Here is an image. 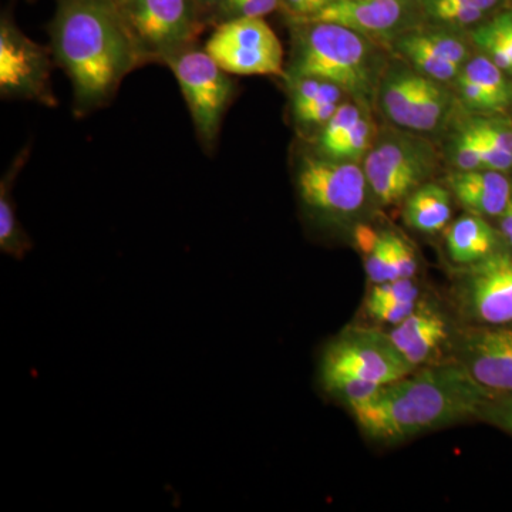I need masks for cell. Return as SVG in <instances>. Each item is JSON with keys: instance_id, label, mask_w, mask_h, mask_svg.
<instances>
[{"instance_id": "1", "label": "cell", "mask_w": 512, "mask_h": 512, "mask_svg": "<svg viewBox=\"0 0 512 512\" xmlns=\"http://www.w3.org/2000/svg\"><path fill=\"white\" fill-rule=\"evenodd\" d=\"M50 39V52L72 83L76 117L107 106L128 74L144 64L110 0H57Z\"/></svg>"}, {"instance_id": "2", "label": "cell", "mask_w": 512, "mask_h": 512, "mask_svg": "<svg viewBox=\"0 0 512 512\" xmlns=\"http://www.w3.org/2000/svg\"><path fill=\"white\" fill-rule=\"evenodd\" d=\"M495 394L456 360L386 384L350 412L370 439L396 443L481 417Z\"/></svg>"}, {"instance_id": "3", "label": "cell", "mask_w": 512, "mask_h": 512, "mask_svg": "<svg viewBox=\"0 0 512 512\" xmlns=\"http://www.w3.org/2000/svg\"><path fill=\"white\" fill-rule=\"evenodd\" d=\"M293 26L292 62L288 76L316 77L339 86L359 103L376 93L375 53L366 36L328 22Z\"/></svg>"}, {"instance_id": "4", "label": "cell", "mask_w": 512, "mask_h": 512, "mask_svg": "<svg viewBox=\"0 0 512 512\" xmlns=\"http://www.w3.org/2000/svg\"><path fill=\"white\" fill-rule=\"evenodd\" d=\"M165 64L180 86L201 146L212 153L237 89L231 74L225 72L207 50L197 46L188 47Z\"/></svg>"}, {"instance_id": "5", "label": "cell", "mask_w": 512, "mask_h": 512, "mask_svg": "<svg viewBox=\"0 0 512 512\" xmlns=\"http://www.w3.org/2000/svg\"><path fill=\"white\" fill-rule=\"evenodd\" d=\"M120 13L144 64H165L195 46L207 26L195 0H128Z\"/></svg>"}, {"instance_id": "6", "label": "cell", "mask_w": 512, "mask_h": 512, "mask_svg": "<svg viewBox=\"0 0 512 512\" xmlns=\"http://www.w3.org/2000/svg\"><path fill=\"white\" fill-rule=\"evenodd\" d=\"M414 367L404 359L389 333L350 328L329 342L320 355L318 380L350 377L386 386L409 376Z\"/></svg>"}, {"instance_id": "7", "label": "cell", "mask_w": 512, "mask_h": 512, "mask_svg": "<svg viewBox=\"0 0 512 512\" xmlns=\"http://www.w3.org/2000/svg\"><path fill=\"white\" fill-rule=\"evenodd\" d=\"M365 170L350 161L305 156L296 170V191L302 207L315 220L348 218L366 201Z\"/></svg>"}, {"instance_id": "8", "label": "cell", "mask_w": 512, "mask_h": 512, "mask_svg": "<svg viewBox=\"0 0 512 512\" xmlns=\"http://www.w3.org/2000/svg\"><path fill=\"white\" fill-rule=\"evenodd\" d=\"M204 49L225 72L282 76L284 49L264 18H235L215 26Z\"/></svg>"}, {"instance_id": "9", "label": "cell", "mask_w": 512, "mask_h": 512, "mask_svg": "<svg viewBox=\"0 0 512 512\" xmlns=\"http://www.w3.org/2000/svg\"><path fill=\"white\" fill-rule=\"evenodd\" d=\"M436 158L433 148L414 138L394 136L377 143L365 157L367 184L380 205L399 204L426 184Z\"/></svg>"}, {"instance_id": "10", "label": "cell", "mask_w": 512, "mask_h": 512, "mask_svg": "<svg viewBox=\"0 0 512 512\" xmlns=\"http://www.w3.org/2000/svg\"><path fill=\"white\" fill-rule=\"evenodd\" d=\"M46 47L26 36L9 13L0 19V94L3 99L36 101L56 107L52 57Z\"/></svg>"}, {"instance_id": "11", "label": "cell", "mask_w": 512, "mask_h": 512, "mask_svg": "<svg viewBox=\"0 0 512 512\" xmlns=\"http://www.w3.org/2000/svg\"><path fill=\"white\" fill-rule=\"evenodd\" d=\"M461 315L478 326L512 323V254L495 251L468 265L456 288Z\"/></svg>"}, {"instance_id": "12", "label": "cell", "mask_w": 512, "mask_h": 512, "mask_svg": "<svg viewBox=\"0 0 512 512\" xmlns=\"http://www.w3.org/2000/svg\"><path fill=\"white\" fill-rule=\"evenodd\" d=\"M457 362L491 392L512 393V323L464 330L457 340Z\"/></svg>"}, {"instance_id": "13", "label": "cell", "mask_w": 512, "mask_h": 512, "mask_svg": "<svg viewBox=\"0 0 512 512\" xmlns=\"http://www.w3.org/2000/svg\"><path fill=\"white\" fill-rule=\"evenodd\" d=\"M409 18V0H335L303 22L335 23L367 37L392 35Z\"/></svg>"}, {"instance_id": "14", "label": "cell", "mask_w": 512, "mask_h": 512, "mask_svg": "<svg viewBox=\"0 0 512 512\" xmlns=\"http://www.w3.org/2000/svg\"><path fill=\"white\" fill-rule=\"evenodd\" d=\"M404 359L416 369L426 365L448 338L446 318L429 305H417L412 315L389 333Z\"/></svg>"}, {"instance_id": "15", "label": "cell", "mask_w": 512, "mask_h": 512, "mask_svg": "<svg viewBox=\"0 0 512 512\" xmlns=\"http://www.w3.org/2000/svg\"><path fill=\"white\" fill-rule=\"evenodd\" d=\"M292 116L302 127H323L342 104L343 92L336 84L316 77L288 76Z\"/></svg>"}, {"instance_id": "16", "label": "cell", "mask_w": 512, "mask_h": 512, "mask_svg": "<svg viewBox=\"0 0 512 512\" xmlns=\"http://www.w3.org/2000/svg\"><path fill=\"white\" fill-rule=\"evenodd\" d=\"M446 247L456 264H476L498 251L497 232L480 215H464L447 228Z\"/></svg>"}, {"instance_id": "17", "label": "cell", "mask_w": 512, "mask_h": 512, "mask_svg": "<svg viewBox=\"0 0 512 512\" xmlns=\"http://www.w3.org/2000/svg\"><path fill=\"white\" fill-rule=\"evenodd\" d=\"M29 154L28 147L20 151L0 183V251L15 259L25 258L33 248L32 239L20 224L12 195L13 184L22 171L23 165L28 161Z\"/></svg>"}, {"instance_id": "18", "label": "cell", "mask_w": 512, "mask_h": 512, "mask_svg": "<svg viewBox=\"0 0 512 512\" xmlns=\"http://www.w3.org/2000/svg\"><path fill=\"white\" fill-rule=\"evenodd\" d=\"M451 218V195L441 185L426 183L406 198L404 221L424 234H436Z\"/></svg>"}, {"instance_id": "19", "label": "cell", "mask_w": 512, "mask_h": 512, "mask_svg": "<svg viewBox=\"0 0 512 512\" xmlns=\"http://www.w3.org/2000/svg\"><path fill=\"white\" fill-rule=\"evenodd\" d=\"M426 76L406 67H394L386 74L380 87L383 111L397 126L406 127Z\"/></svg>"}, {"instance_id": "20", "label": "cell", "mask_w": 512, "mask_h": 512, "mask_svg": "<svg viewBox=\"0 0 512 512\" xmlns=\"http://www.w3.org/2000/svg\"><path fill=\"white\" fill-rule=\"evenodd\" d=\"M478 49L504 73L512 74V13H501L473 33Z\"/></svg>"}, {"instance_id": "21", "label": "cell", "mask_w": 512, "mask_h": 512, "mask_svg": "<svg viewBox=\"0 0 512 512\" xmlns=\"http://www.w3.org/2000/svg\"><path fill=\"white\" fill-rule=\"evenodd\" d=\"M451 106L450 93L437 80L426 77L419 97L410 111L406 128L420 133L436 130L447 116Z\"/></svg>"}, {"instance_id": "22", "label": "cell", "mask_w": 512, "mask_h": 512, "mask_svg": "<svg viewBox=\"0 0 512 512\" xmlns=\"http://www.w3.org/2000/svg\"><path fill=\"white\" fill-rule=\"evenodd\" d=\"M356 242L365 254L367 278L373 284L396 281L394 278L392 242L390 232H376L369 227H359Z\"/></svg>"}, {"instance_id": "23", "label": "cell", "mask_w": 512, "mask_h": 512, "mask_svg": "<svg viewBox=\"0 0 512 512\" xmlns=\"http://www.w3.org/2000/svg\"><path fill=\"white\" fill-rule=\"evenodd\" d=\"M461 73L480 87L493 103L495 111L504 110L512 99V90L503 70L488 59L487 56H477L464 64Z\"/></svg>"}, {"instance_id": "24", "label": "cell", "mask_w": 512, "mask_h": 512, "mask_svg": "<svg viewBox=\"0 0 512 512\" xmlns=\"http://www.w3.org/2000/svg\"><path fill=\"white\" fill-rule=\"evenodd\" d=\"M397 50L404 56L416 72L437 82H451L456 80L463 66L451 62L446 57L431 52L426 47H421L417 43L412 42L409 37L404 35L397 40Z\"/></svg>"}, {"instance_id": "25", "label": "cell", "mask_w": 512, "mask_h": 512, "mask_svg": "<svg viewBox=\"0 0 512 512\" xmlns=\"http://www.w3.org/2000/svg\"><path fill=\"white\" fill-rule=\"evenodd\" d=\"M404 36L409 37L417 45L426 47L431 52L446 57V59L460 64V66L467 63L468 49L466 43L448 30H410V32L404 33Z\"/></svg>"}, {"instance_id": "26", "label": "cell", "mask_w": 512, "mask_h": 512, "mask_svg": "<svg viewBox=\"0 0 512 512\" xmlns=\"http://www.w3.org/2000/svg\"><path fill=\"white\" fill-rule=\"evenodd\" d=\"M373 137H375V126L369 117L362 116L325 157L355 163L372 150Z\"/></svg>"}, {"instance_id": "27", "label": "cell", "mask_w": 512, "mask_h": 512, "mask_svg": "<svg viewBox=\"0 0 512 512\" xmlns=\"http://www.w3.org/2000/svg\"><path fill=\"white\" fill-rule=\"evenodd\" d=\"M450 188L464 208L480 217H501L511 197V194L481 190V188L466 187V185L451 184Z\"/></svg>"}, {"instance_id": "28", "label": "cell", "mask_w": 512, "mask_h": 512, "mask_svg": "<svg viewBox=\"0 0 512 512\" xmlns=\"http://www.w3.org/2000/svg\"><path fill=\"white\" fill-rule=\"evenodd\" d=\"M362 110L355 103H342L336 113L330 117L328 123L322 127L318 137L319 156H328L329 151L336 146V143L355 126Z\"/></svg>"}, {"instance_id": "29", "label": "cell", "mask_w": 512, "mask_h": 512, "mask_svg": "<svg viewBox=\"0 0 512 512\" xmlns=\"http://www.w3.org/2000/svg\"><path fill=\"white\" fill-rule=\"evenodd\" d=\"M421 6L429 18L450 26L476 25L487 13L481 9L458 5L447 0H421Z\"/></svg>"}, {"instance_id": "30", "label": "cell", "mask_w": 512, "mask_h": 512, "mask_svg": "<svg viewBox=\"0 0 512 512\" xmlns=\"http://www.w3.org/2000/svg\"><path fill=\"white\" fill-rule=\"evenodd\" d=\"M281 6V0H225L212 16L210 25L217 26L235 18H265Z\"/></svg>"}, {"instance_id": "31", "label": "cell", "mask_w": 512, "mask_h": 512, "mask_svg": "<svg viewBox=\"0 0 512 512\" xmlns=\"http://www.w3.org/2000/svg\"><path fill=\"white\" fill-rule=\"evenodd\" d=\"M419 288L413 284L412 279H396L373 286L366 303H407L417 302Z\"/></svg>"}, {"instance_id": "32", "label": "cell", "mask_w": 512, "mask_h": 512, "mask_svg": "<svg viewBox=\"0 0 512 512\" xmlns=\"http://www.w3.org/2000/svg\"><path fill=\"white\" fill-rule=\"evenodd\" d=\"M467 128L470 130L474 141H476L478 153H480L484 168L501 171V173L510 170L512 167V153H508V151L503 150V148L494 146L493 143L485 140L471 124H468Z\"/></svg>"}, {"instance_id": "33", "label": "cell", "mask_w": 512, "mask_h": 512, "mask_svg": "<svg viewBox=\"0 0 512 512\" xmlns=\"http://www.w3.org/2000/svg\"><path fill=\"white\" fill-rule=\"evenodd\" d=\"M453 157L458 170L470 171L484 168L480 153H478L476 141H474L467 127H464L456 138V143H454L453 148Z\"/></svg>"}, {"instance_id": "34", "label": "cell", "mask_w": 512, "mask_h": 512, "mask_svg": "<svg viewBox=\"0 0 512 512\" xmlns=\"http://www.w3.org/2000/svg\"><path fill=\"white\" fill-rule=\"evenodd\" d=\"M390 242H392L394 278L412 279L417 271L416 255L412 247L394 232H390Z\"/></svg>"}, {"instance_id": "35", "label": "cell", "mask_w": 512, "mask_h": 512, "mask_svg": "<svg viewBox=\"0 0 512 512\" xmlns=\"http://www.w3.org/2000/svg\"><path fill=\"white\" fill-rule=\"evenodd\" d=\"M417 302L407 303H366L367 315L379 323L397 326L412 315Z\"/></svg>"}, {"instance_id": "36", "label": "cell", "mask_w": 512, "mask_h": 512, "mask_svg": "<svg viewBox=\"0 0 512 512\" xmlns=\"http://www.w3.org/2000/svg\"><path fill=\"white\" fill-rule=\"evenodd\" d=\"M481 417L512 436V393L495 394Z\"/></svg>"}, {"instance_id": "37", "label": "cell", "mask_w": 512, "mask_h": 512, "mask_svg": "<svg viewBox=\"0 0 512 512\" xmlns=\"http://www.w3.org/2000/svg\"><path fill=\"white\" fill-rule=\"evenodd\" d=\"M333 2L335 0H281L279 9L289 19V23L303 22L318 15Z\"/></svg>"}, {"instance_id": "38", "label": "cell", "mask_w": 512, "mask_h": 512, "mask_svg": "<svg viewBox=\"0 0 512 512\" xmlns=\"http://www.w3.org/2000/svg\"><path fill=\"white\" fill-rule=\"evenodd\" d=\"M471 126L476 128L478 134L485 140L493 143L494 146L503 148V150L512 153V131L510 128L497 123V121H473Z\"/></svg>"}, {"instance_id": "39", "label": "cell", "mask_w": 512, "mask_h": 512, "mask_svg": "<svg viewBox=\"0 0 512 512\" xmlns=\"http://www.w3.org/2000/svg\"><path fill=\"white\" fill-rule=\"evenodd\" d=\"M195 2H197L198 8L201 10L205 23L210 25L212 16H214V13L217 12L225 0H195Z\"/></svg>"}, {"instance_id": "40", "label": "cell", "mask_w": 512, "mask_h": 512, "mask_svg": "<svg viewBox=\"0 0 512 512\" xmlns=\"http://www.w3.org/2000/svg\"><path fill=\"white\" fill-rule=\"evenodd\" d=\"M501 232L512 247V192L510 201H508L507 207L501 214Z\"/></svg>"}, {"instance_id": "41", "label": "cell", "mask_w": 512, "mask_h": 512, "mask_svg": "<svg viewBox=\"0 0 512 512\" xmlns=\"http://www.w3.org/2000/svg\"><path fill=\"white\" fill-rule=\"evenodd\" d=\"M447 2L458 3V5L471 6V8H477L488 12L497 5L500 0H447Z\"/></svg>"}, {"instance_id": "42", "label": "cell", "mask_w": 512, "mask_h": 512, "mask_svg": "<svg viewBox=\"0 0 512 512\" xmlns=\"http://www.w3.org/2000/svg\"><path fill=\"white\" fill-rule=\"evenodd\" d=\"M110 2H113L114 5H116L117 8H119V10H121L124 8V6H126V3L128 2V0H110Z\"/></svg>"}]
</instances>
